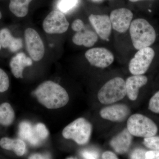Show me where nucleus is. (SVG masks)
Wrapping results in <instances>:
<instances>
[{"label":"nucleus","mask_w":159,"mask_h":159,"mask_svg":"<svg viewBox=\"0 0 159 159\" xmlns=\"http://www.w3.org/2000/svg\"><path fill=\"white\" fill-rule=\"evenodd\" d=\"M34 94L38 101L49 109H56L65 106L69 96L65 89L54 81L48 80L37 88Z\"/></svg>","instance_id":"f257e3e1"},{"label":"nucleus","mask_w":159,"mask_h":159,"mask_svg":"<svg viewBox=\"0 0 159 159\" xmlns=\"http://www.w3.org/2000/svg\"><path fill=\"white\" fill-rule=\"evenodd\" d=\"M129 29L133 45L136 50L149 47L155 41L156 33L154 29L144 19L134 20Z\"/></svg>","instance_id":"f03ea898"},{"label":"nucleus","mask_w":159,"mask_h":159,"mask_svg":"<svg viewBox=\"0 0 159 159\" xmlns=\"http://www.w3.org/2000/svg\"><path fill=\"white\" fill-rule=\"evenodd\" d=\"M126 95L125 80L115 77L106 83L98 92L97 97L100 103L111 104L123 99Z\"/></svg>","instance_id":"7ed1b4c3"},{"label":"nucleus","mask_w":159,"mask_h":159,"mask_svg":"<svg viewBox=\"0 0 159 159\" xmlns=\"http://www.w3.org/2000/svg\"><path fill=\"white\" fill-rule=\"evenodd\" d=\"M92 131V124L84 118H80L67 125L62 134L65 139H72L78 145H83L89 141Z\"/></svg>","instance_id":"20e7f679"},{"label":"nucleus","mask_w":159,"mask_h":159,"mask_svg":"<svg viewBox=\"0 0 159 159\" xmlns=\"http://www.w3.org/2000/svg\"><path fill=\"white\" fill-rule=\"evenodd\" d=\"M127 129L133 136L147 138L156 135L157 126L148 117L140 114H135L129 118Z\"/></svg>","instance_id":"39448f33"},{"label":"nucleus","mask_w":159,"mask_h":159,"mask_svg":"<svg viewBox=\"0 0 159 159\" xmlns=\"http://www.w3.org/2000/svg\"><path fill=\"white\" fill-rule=\"evenodd\" d=\"M155 51L149 47L139 50L132 58L129 69L133 75H143L148 70L155 56Z\"/></svg>","instance_id":"423d86ee"},{"label":"nucleus","mask_w":159,"mask_h":159,"mask_svg":"<svg viewBox=\"0 0 159 159\" xmlns=\"http://www.w3.org/2000/svg\"><path fill=\"white\" fill-rule=\"evenodd\" d=\"M70 24L65 16L60 11H51L45 18L43 27L46 33L49 34H60L68 30Z\"/></svg>","instance_id":"0eeeda50"},{"label":"nucleus","mask_w":159,"mask_h":159,"mask_svg":"<svg viewBox=\"0 0 159 159\" xmlns=\"http://www.w3.org/2000/svg\"><path fill=\"white\" fill-rule=\"evenodd\" d=\"M26 49L30 57L34 61H39L45 54V48L42 39L38 33L31 28L26 29L25 32Z\"/></svg>","instance_id":"6e6552de"},{"label":"nucleus","mask_w":159,"mask_h":159,"mask_svg":"<svg viewBox=\"0 0 159 159\" xmlns=\"http://www.w3.org/2000/svg\"><path fill=\"white\" fill-rule=\"evenodd\" d=\"M85 57L91 65L101 69L107 67L114 61L113 54L103 48H93L88 50Z\"/></svg>","instance_id":"1a4fd4ad"},{"label":"nucleus","mask_w":159,"mask_h":159,"mask_svg":"<svg viewBox=\"0 0 159 159\" xmlns=\"http://www.w3.org/2000/svg\"><path fill=\"white\" fill-rule=\"evenodd\" d=\"M133 18V13L129 9H115L110 16L112 28L119 33H125L129 29Z\"/></svg>","instance_id":"9d476101"},{"label":"nucleus","mask_w":159,"mask_h":159,"mask_svg":"<svg viewBox=\"0 0 159 159\" xmlns=\"http://www.w3.org/2000/svg\"><path fill=\"white\" fill-rule=\"evenodd\" d=\"M130 109L125 104H115L103 107L99 112L102 119L114 122H122L130 114Z\"/></svg>","instance_id":"9b49d317"},{"label":"nucleus","mask_w":159,"mask_h":159,"mask_svg":"<svg viewBox=\"0 0 159 159\" xmlns=\"http://www.w3.org/2000/svg\"><path fill=\"white\" fill-rule=\"evenodd\" d=\"M89 20L100 38L108 41L112 28L109 16L107 15L91 14Z\"/></svg>","instance_id":"f8f14e48"},{"label":"nucleus","mask_w":159,"mask_h":159,"mask_svg":"<svg viewBox=\"0 0 159 159\" xmlns=\"http://www.w3.org/2000/svg\"><path fill=\"white\" fill-rule=\"evenodd\" d=\"M133 136L129 132L127 129H125L111 140V147L119 154H124L127 152L130 148Z\"/></svg>","instance_id":"ddd939ff"},{"label":"nucleus","mask_w":159,"mask_h":159,"mask_svg":"<svg viewBox=\"0 0 159 159\" xmlns=\"http://www.w3.org/2000/svg\"><path fill=\"white\" fill-rule=\"evenodd\" d=\"M125 82L126 95L130 100L135 101L139 96V89L147 84L148 78L144 75H133Z\"/></svg>","instance_id":"4468645a"},{"label":"nucleus","mask_w":159,"mask_h":159,"mask_svg":"<svg viewBox=\"0 0 159 159\" xmlns=\"http://www.w3.org/2000/svg\"><path fill=\"white\" fill-rule=\"evenodd\" d=\"M32 61L23 52L18 53L12 57L9 63L11 73L16 78H23V71L26 67L32 66Z\"/></svg>","instance_id":"2eb2a0df"},{"label":"nucleus","mask_w":159,"mask_h":159,"mask_svg":"<svg viewBox=\"0 0 159 159\" xmlns=\"http://www.w3.org/2000/svg\"><path fill=\"white\" fill-rule=\"evenodd\" d=\"M98 35L92 30L86 29L85 26L77 31L72 38L74 43L78 46L83 45L86 48L93 47L97 42Z\"/></svg>","instance_id":"dca6fc26"},{"label":"nucleus","mask_w":159,"mask_h":159,"mask_svg":"<svg viewBox=\"0 0 159 159\" xmlns=\"http://www.w3.org/2000/svg\"><path fill=\"white\" fill-rule=\"evenodd\" d=\"M0 43L2 48H8L12 52L18 51L23 47L21 39L13 37L7 29H2L0 31Z\"/></svg>","instance_id":"f3484780"},{"label":"nucleus","mask_w":159,"mask_h":159,"mask_svg":"<svg viewBox=\"0 0 159 159\" xmlns=\"http://www.w3.org/2000/svg\"><path fill=\"white\" fill-rule=\"evenodd\" d=\"M0 146L6 150L13 151L18 156H22L26 151L25 143L21 139L2 138L0 140Z\"/></svg>","instance_id":"a211bd4d"},{"label":"nucleus","mask_w":159,"mask_h":159,"mask_svg":"<svg viewBox=\"0 0 159 159\" xmlns=\"http://www.w3.org/2000/svg\"><path fill=\"white\" fill-rule=\"evenodd\" d=\"M19 134L22 139L29 141L32 145H38L40 142L35 137L34 127L29 122H23L20 123Z\"/></svg>","instance_id":"6ab92c4d"},{"label":"nucleus","mask_w":159,"mask_h":159,"mask_svg":"<svg viewBox=\"0 0 159 159\" xmlns=\"http://www.w3.org/2000/svg\"><path fill=\"white\" fill-rule=\"evenodd\" d=\"M32 0H10L9 9L18 17H24L29 12V5Z\"/></svg>","instance_id":"aec40b11"},{"label":"nucleus","mask_w":159,"mask_h":159,"mask_svg":"<svg viewBox=\"0 0 159 159\" xmlns=\"http://www.w3.org/2000/svg\"><path fill=\"white\" fill-rule=\"evenodd\" d=\"M14 110L8 102L0 105V124L8 126L11 125L15 119Z\"/></svg>","instance_id":"412c9836"},{"label":"nucleus","mask_w":159,"mask_h":159,"mask_svg":"<svg viewBox=\"0 0 159 159\" xmlns=\"http://www.w3.org/2000/svg\"><path fill=\"white\" fill-rule=\"evenodd\" d=\"M34 134L40 142L46 140L49 136V132L44 124L38 123L34 127Z\"/></svg>","instance_id":"4be33fe9"},{"label":"nucleus","mask_w":159,"mask_h":159,"mask_svg":"<svg viewBox=\"0 0 159 159\" xmlns=\"http://www.w3.org/2000/svg\"><path fill=\"white\" fill-rule=\"evenodd\" d=\"M78 3V0H60L57 8L62 13H67L74 9Z\"/></svg>","instance_id":"5701e85b"},{"label":"nucleus","mask_w":159,"mask_h":159,"mask_svg":"<svg viewBox=\"0 0 159 159\" xmlns=\"http://www.w3.org/2000/svg\"><path fill=\"white\" fill-rule=\"evenodd\" d=\"M143 144L147 148L153 150H159V136L147 137L144 138Z\"/></svg>","instance_id":"b1692460"},{"label":"nucleus","mask_w":159,"mask_h":159,"mask_svg":"<svg viewBox=\"0 0 159 159\" xmlns=\"http://www.w3.org/2000/svg\"><path fill=\"white\" fill-rule=\"evenodd\" d=\"M9 84L8 75L2 69L0 68V93H4L8 90Z\"/></svg>","instance_id":"393cba45"},{"label":"nucleus","mask_w":159,"mask_h":159,"mask_svg":"<svg viewBox=\"0 0 159 159\" xmlns=\"http://www.w3.org/2000/svg\"><path fill=\"white\" fill-rule=\"evenodd\" d=\"M148 109L155 113L159 114V91L151 98L148 103Z\"/></svg>","instance_id":"a878e982"},{"label":"nucleus","mask_w":159,"mask_h":159,"mask_svg":"<svg viewBox=\"0 0 159 159\" xmlns=\"http://www.w3.org/2000/svg\"><path fill=\"white\" fill-rule=\"evenodd\" d=\"M146 151L142 148H137L132 152L130 154V157L133 159H145V153Z\"/></svg>","instance_id":"bb28decb"},{"label":"nucleus","mask_w":159,"mask_h":159,"mask_svg":"<svg viewBox=\"0 0 159 159\" xmlns=\"http://www.w3.org/2000/svg\"><path fill=\"white\" fill-rule=\"evenodd\" d=\"M82 157L84 159H98L99 158V154L95 151H84L82 153Z\"/></svg>","instance_id":"cd10ccee"},{"label":"nucleus","mask_w":159,"mask_h":159,"mask_svg":"<svg viewBox=\"0 0 159 159\" xmlns=\"http://www.w3.org/2000/svg\"><path fill=\"white\" fill-rule=\"evenodd\" d=\"M85 25L82 20L79 19L75 20L71 25L72 29L76 32L83 29Z\"/></svg>","instance_id":"c85d7f7f"},{"label":"nucleus","mask_w":159,"mask_h":159,"mask_svg":"<svg viewBox=\"0 0 159 159\" xmlns=\"http://www.w3.org/2000/svg\"><path fill=\"white\" fill-rule=\"evenodd\" d=\"M145 159H159V150H151L145 153Z\"/></svg>","instance_id":"c756f323"},{"label":"nucleus","mask_w":159,"mask_h":159,"mask_svg":"<svg viewBox=\"0 0 159 159\" xmlns=\"http://www.w3.org/2000/svg\"><path fill=\"white\" fill-rule=\"evenodd\" d=\"M102 158L103 159H117L118 157L114 152L111 151H106L102 155Z\"/></svg>","instance_id":"7c9ffc66"},{"label":"nucleus","mask_w":159,"mask_h":159,"mask_svg":"<svg viewBox=\"0 0 159 159\" xmlns=\"http://www.w3.org/2000/svg\"><path fill=\"white\" fill-rule=\"evenodd\" d=\"M29 158L31 159H48L49 158V157L43 155L41 154L36 153L32 155L31 156L29 157Z\"/></svg>","instance_id":"2f4dec72"},{"label":"nucleus","mask_w":159,"mask_h":159,"mask_svg":"<svg viewBox=\"0 0 159 159\" xmlns=\"http://www.w3.org/2000/svg\"><path fill=\"white\" fill-rule=\"evenodd\" d=\"M91 1H93L94 2H102L103 0H91Z\"/></svg>","instance_id":"473e14b6"},{"label":"nucleus","mask_w":159,"mask_h":159,"mask_svg":"<svg viewBox=\"0 0 159 159\" xmlns=\"http://www.w3.org/2000/svg\"><path fill=\"white\" fill-rule=\"evenodd\" d=\"M130 2H138V1H141V0H129Z\"/></svg>","instance_id":"72a5a7b5"},{"label":"nucleus","mask_w":159,"mask_h":159,"mask_svg":"<svg viewBox=\"0 0 159 159\" xmlns=\"http://www.w3.org/2000/svg\"><path fill=\"white\" fill-rule=\"evenodd\" d=\"M2 14L1 13V11H0V19L2 18Z\"/></svg>","instance_id":"f704fd0d"},{"label":"nucleus","mask_w":159,"mask_h":159,"mask_svg":"<svg viewBox=\"0 0 159 159\" xmlns=\"http://www.w3.org/2000/svg\"><path fill=\"white\" fill-rule=\"evenodd\" d=\"M1 48H2V46H1V43H0V50H1Z\"/></svg>","instance_id":"c9c22d12"}]
</instances>
